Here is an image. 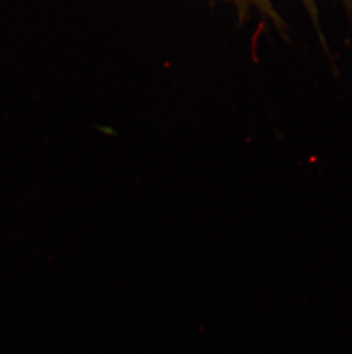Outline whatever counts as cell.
Masks as SVG:
<instances>
[{"label":"cell","instance_id":"cell-1","mask_svg":"<svg viewBox=\"0 0 352 354\" xmlns=\"http://www.w3.org/2000/svg\"><path fill=\"white\" fill-rule=\"evenodd\" d=\"M235 1L242 10H246V7H248L249 5L255 3L257 6L261 7L266 13L270 14L271 17H275V12L268 3V0H235Z\"/></svg>","mask_w":352,"mask_h":354},{"label":"cell","instance_id":"cell-3","mask_svg":"<svg viewBox=\"0 0 352 354\" xmlns=\"http://www.w3.org/2000/svg\"><path fill=\"white\" fill-rule=\"evenodd\" d=\"M346 6L350 7V10H352V0H343Z\"/></svg>","mask_w":352,"mask_h":354},{"label":"cell","instance_id":"cell-2","mask_svg":"<svg viewBox=\"0 0 352 354\" xmlns=\"http://www.w3.org/2000/svg\"><path fill=\"white\" fill-rule=\"evenodd\" d=\"M302 3H304L306 10L309 12L310 15L313 17V22L316 24L317 29H319L318 24V13H317V7L315 0H302Z\"/></svg>","mask_w":352,"mask_h":354}]
</instances>
